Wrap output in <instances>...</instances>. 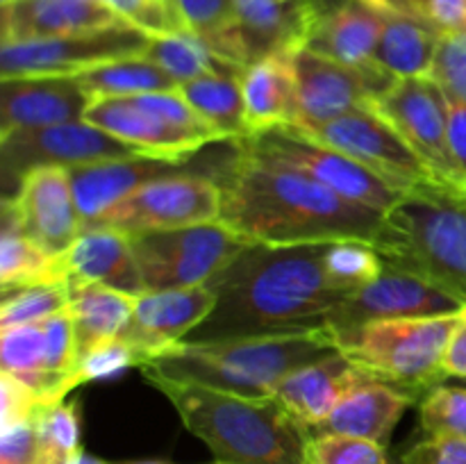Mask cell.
Instances as JSON below:
<instances>
[{
    "label": "cell",
    "mask_w": 466,
    "mask_h": 464,
    "mask_svg": "<svg viewBox=\"0 0 466 464\" xmlns=\"http://www.w3.org/2000/svg\"><path fill=\"white\" fill-rule=\"evenodd\" d=\"M182 164H173L168 159L135 155V157L100 159L91 164L68 166L73 196H76L77 212L82 218V230L94 226L105 217L114 205L121 203L139 187L177 173Z\"/></svg>",
    "instance_id": "ffe728a7"
},
{
    "label": "cell",
    "mask_w": 466,
    "mask_h": 464,
    "mask_svg": "<svg viewBox=\"0 0 466 464\" xmlns=\"http://www.w3.org/2000/svg\"><path fill=\"white\" fill-rule=\"evenodd\" d=\"M299 82V127L330 123L355 109L373 107L396 82L380 66H353L309 48L294 53Z\"/></svg>",
    "instance_id": "5bb4252c"
},
{
    "label": "cell",
    "mask_w": 466,
    "mask_h": 464,
    "mask_svg": "<svg viewBox=\"0 0 466 464\" xmlns=\"http://www.w3.org/2000/svg\"><path fill=\"white\" fill-rule=\"evenodd\" d=\"M403 464H466V439L426 437L403 455Z\"/></svg>",
    "instance_id": "ee69618b"
},
{
    "label": "cell",
    "mask_w": 466,
    "mask_h": 464,
    "mask_svg": "<svg viewBox=\"0 0 466 464\" xmlns=\"http://www.w3.org/2000/svg\"><path fill=\"white\" fill-rule=\"evenodd\" d=\"M464 300L437 287L435 282L385 264L380 276L367 287L350 296L335 314H332V332H346L353 328L367 326L373 321L387 318H417V317H441V314L462 312Z\"/></svg>",
    "instance_id": "2e32d148"
},
{
    "label": "cell",
    "mask_w": 466,
    "mask_h": 464,
    "mask_svg": "<svg viewBox=\"0 0 466 464\" xmlns=\"http://www.w3.org/2000/svg\"><path fill=\"white\" fill-rule=\"evenodd\" d=\"M141 57L164 68L180 86L205 76L241 77L246 73V68L228 62L226 57L214 53L205 41L185 30L171 32V35H153Z\"/></svg>",
    "instance_id": "4dcf8cb0"
},
{
    "label": "cell",
    "mask_w": 466,
    "mask_h": 464,
    "mask_svg": "<svg viewBox=\"0 0 466 464\" xmlns=\"http://www.w3.org/2000/svg\"><path fill=\"white\" fill-rule=\"evenodd\" d=\"M153 3H157V5H162V7H167V9H171V12H176V0H153Z\"/></svg>",
    "instance_id": "816d5d0a"
},
{
    "label": "cell",
    "mask_w": 466,
    "mask_h": 464,
    "mask_svg": "<svg viewBox=\"0 0 466 464\" xmlns=\"http://www.w3.org/2000/svg\"><path fill=\"white\" fill-rule=\"evenodd\" d=\"M371 3L380 5V7L385 9H394V12L414 14V16H428V0H371Z\"/></svg>",
    "instance_id": "681fc988"
},
{
    "label": "cell",
    "mask_w": 466,
    "mask_h": 464,
    "mask_svg": "<svg viewBox=\"0 0 466 464\" xmlns=\"http://www.w3.org/2000/svg\"><path fill=\"white\" fill-rule=\"evenodd\" d=\"M232 144L268 162L285 164L296 171L308 173L314 180L323 182L332 191L344 196L346 200H353L376 212H390L405 194L346 153L303 135L294 126L273 127V130L258 132Z\"/></svg>",
    "instance_id": "9c48e42d"
},
{
    "label": "cell",
    "mask_w": 466,
    "mask_h": 464,
    "mask_svg": "<svg viewBox=\"0 0 466 464\" xmlns=\"http://www.w3.org/2000/svg\"><path fill=\"white\" fill-rule=\"evenodd\" d=\"M135 155L141 153L86 121L7 132V135H0V162H3L5 185L3 198L12 196L23 177L35 168H68L77 166V164L100 162V159L135 157Z\"/></svg>",
    "instance_id": "4fadbf2b"
},
{
    "label": "cell",
    "mask_w": 466,
    "mask_h": 464,
    "mask_svg": "<svg viewBox=\"0 0 466 464\" xmlns=\"http://www.w3.org/2000/svg\"><path fill=\"white\" fill-rule=\"evenodd\" d=\"M121 464H167V462H157V459H144V462H121Z\"/></svg>",
    "instance_id": "f5cc1de1"
},
{
    "label": "cell",
    "mask_w": 466,
    "mask_h": 464,
    "mask_svg": "<svg viewBox=\"0 0 466 464\" xmlns=\"http://www.w3.org/2000/svg\"><path fill=\"white\" fill-rule=\"evenodd\" d=\"M444 373L446 378H455V380H466V308L460 318L458 328H455L453 337L449 341V348L444 353Z\"/></svg>",
    "instance_id": "c3c4849f"
},
{
    "label": "cell",
    "mask_w": 466,
    "mask_h": 464,
    "mask_svg": "<svg viewBox=\"0 0 466 464\" xmlns=\"http://www.w3.org/2000/svg\"><path fill=\"white\" fill-rule=\"evenodd\" d=\"M428 77L441 86L451 103L466 105V32H441Z\"/></svg>",
    "instance_id": "ab89813d"
},
{
    "label": "cell",
    "mask_w": 466,
    "mask_h": 464,
    "mask_svg": "<svg viewBox=\"0 0 466 464\" xmlns=\"http://www.w3.org/2000/svg\"><path fill=\"white\" fill-rule=\"evenodd\" d=\"M176 408L191 435L208 444L218 462L308 464V428L273 396L250 398L177 380H150Z\"/></svg>",
    "instance_id": "277c9868"
},
{
    "label": "cell",
    "mask_w": 466,
    "mask_h": 464,
    "mask_svg": "<svg viewBox=\"0 0 466 464\" xmlns=\"http://www.w3.org/2000/svg\"><path fill=\"white\" fill-rule=\"evenodd\" d=\"M237 35L246 66L305 48L312 30L309 0H235Z\"/></svg>",
    "instance_id": "7402d4cb"
},
{
    "label": "cell",
    "mask_w": 466,
    "mask_h": 464,
    "mask_svg": "<svg viewBox=\"0 0 466 464\" xmlns=\"http://www.w3.org/2000/svg\"><path fill=\"white\" fill-rule=\"evenodd\" d=\"M12 3H16V0H0V7H3V5H12Z\"/></svg>",
    "instance_id": "db71d44e"
},
{
    "label": "cell",
    "mask_w": 466,
    "mask_h": 464,
    "mask_svg": "<svg viewBox=\"0 0 466 464\" xmlns=\"http://www.w3.org/2000/svg\"><path fill=\"white\" fill-rule=\"evenodd\" d=\"M237 148V146H235ZM221 221L253 244L358 239L376 244L382 212L346 200L312 176L237 148L223 168Z\"/></svg>",
    "instance_id": "7a4b0ae2"
},
{
    "label": "cell",
    "mask_w": 466,
    "mask_h": 464,
    "mask_svg": "<svg viewBox=\"0 0 466 464\" xmlns=\"http://www.w3.org/2000/svg\"><path fill=\"white\" fill-rule=\"evenodd\" d=\"M462 382H464V387H466V380H462Z\"/></svg>",
    "instance_id": "9f6ffc18"
},
{
    "label": "cell",
    "mask_w": 466,
    "mask_h": 464,
    "mask_svg": "<svg viewBox=\"0 0 466 464\" xmlns=\"http://www.w3.org/2000/svg\"><path fill=\"white\" fill-rule=\"evenodd\" d=\"M441 27L428 16L394 12L382 7V32L376 48V64L400 77H426L435 62Z\"/></svg>",
    "instance_id": "83f0119b"
},
{
    "label": "cell",
    "mask_w": 466,
    "mask_h": 464,
    "mask_svg": "<svg viewBox=\"0 0 466 464\" xmlns=\"http://www.w3.org/2000/svg\"><path fill=\"white\" fill-rule=\"evenodd\" d=\"M0 367L32 389L41 405L64 403L66 394L48 373V344L44 321L3 328L0 332Z\"/></svg>",
    "instance_id": "f546056e"
},
{
    "label": "cell",
    "mask_w": 466,
    "mask_h": 464,
    "mask_svg": "<svg viewBox=\"0 0 466 464\" xmlns=\"http://www.w3.org/2000/svg\"><path fill=\"white\" fill-rule=\"evenodd\" d=\"M428 16L444 32H466V0H428Z\"/></svg>",
    "instance_id": "7dc6e473"
},
{
    "label": "cell",
    "mask_w": 466,
    "mask_h": 464,
    "mask_svg": "<svg viewBox=\"0 0 466 464\" xmlns=\"http://www.w3.org/2000/svg\"><path fill=\"white\" fill-rule=\"evenodd\" d=\"M35 285H66L62 255L41 250L27 239L14 218L3 212V241H0V287L3 291Z\"/></svg>",
    "instance_id": "1f68e13d"
},
{
    "label": "cell",
    "mask_w": 466,
    "mask_h": 464,
    "mask_svg": "<svg viewBox=\"0 0 466 464\" xmlns=\"http://www.w3.org/2000/svg\"><path fill=\"white\" fill-rule=\"evenodd\" d=\"M135 309V296L103 285H68V312L73 318L77 362L112 344L126 330Z\"/></svg>",
    "instance_id": "f1b7e54d"
},
{
    "label": "cell",
    "mask_w": 466,
    "mask_h": 464,
    "mask_svg": "<svg viewBox=\"0 0 466 464\" xmlns=\"http://www.w3.org/2000/svg\"><path fill=\"white\" fill-rule=\"evenodd\" d=\"M444 185L466 191L449 153V98L431 77H400L373 103Z\"/></svg>",
    "instance_id": "9a60e30c"
},
{
    "label": "cell",
    "mask_w": 466,
    "mask_h": 464,
    "mask_svg": "<svg viewBox=\"0 0 466 464\" xmlns=\"http://www.w3.org/2000/svg\"><path fill=\"white\" fill-rule=\"evenodd\" d=\"M100 3L112 9L123 23L150 36L185 30L176 12L153 3V0H100Z\"/></svg>",
    "instance_id": "60d3db41"
},
{
    "label": "cell",
    "mask_w": 466,
    "mask_h": 464,
    "mask_svg": "<svg viewBox=\"0 0 466 464\" xmlns=\"http://www.w3.org/2000/svg\"><path fill=\"white\" fill-rule=\"evenodd\" d=\"M217 464H230V462H217Z\"/></svg>",
    "instance_id": "11a10c76"
},
{
    "label": "cell",
    "mask_w": 466,
    "mask_h": 464,
    "mask_svg": "<svg viewBox=\"0 0 466 464\" xmlns=\"http://www.w3.org/2000/svg\"><path fill=\"white\" fill-rule=\"evenodd\" d=\"M66 285H103L126 294H144L130 237L109 227H91L62 253Z\"/></svg>",
    "instance_id": "d4e9b609"
},
{
    "label": "cell",
    "mask_w": 466,
    "mask_h": 464,
    "mask_svg": "<svg viewBox=\"0 0 466 464\" xmlns=\"http://www.w3.org/2000/svg\"><path fill=\"white\" fill-rule=\"evenodd\" d=\"M91 98L71 76L0 82V135L25 127L85 121Z\"/></svg>",
    "instance_id": "44dd1931"
},
{
    "label": "cell",
    "mask_w": 466,
    "mask_h": 464,
    "mask_svg": "<svg viewBox=\"0 0 466 464\" xmlns=\"http://www.w3.org/2000/svg\"><path fill=\"white\" fill-rule=\"evenodd\" d=\"M85 121L141 155L173 164L189 162L191 155L205 146L226 141L187 103L180 89L94 98L86 107Z\"/></svg>",
    "instance_id": "52a82bcc"
},
{
    "label": "cell",
    "mask_w": 466,
    "mask_h": 464,
    "mask_svg": "<svg viewBox=\"0 0 466 464\" xmlns=\"http://www.w3.org/2000/svg\"><path fill=\"white\" fill-rule=\"evenodd\" d=\"M382 267L369 241L253 244L208 282L217 305L185 341L321 330L350 296L380 276Z\"/></svg>",
    "instance_id": "6da1fadb"
},
{
    "label": "cell",
    "mask_w": 466,
    "mask_h": 464,
    "mask_svg": "<svg viewBox=\"0 0 466 464\" xmlns=\"http://www.w3.org/2000/svg\"><path fill=\"white\" fill-rule=\"evenodd\" d=\"M144 291L203 287L230 267L253 241L223 221L132 235Z\"/></svg>",
    "instance_id": "ba28073f"
},
{
    "label": "cell",
    "mask_w": 466,
    "mask_h": 464,
    "mask_svg": "<svg viewBox=\"0 0 466 464\" xmlns=\"http://www.w3.org/2000/svg\"><path fill=\"white\" fill-rule=\"evenodd\" d=\"M68 464H107V462H103L100 458H96V455H89L85 449H80L76 455H73L71 459H68Z\"/></svg>",
    "instance_id": "f907efd6"
},
{
    "label": "cell",
    "mask_w": 466,
    "mask_h": 464,
    "mask_svg": "<svg viewBox=\"0 0 466 464\" xmlns=\"http://www.w3.org/2000/svg\"><path fill=\"white\" fill-rule=\"evenodd\" d=\"M0 394H3V409H0L3 426H12L23 419L36 417L39 408H44L39 398L32 394V389H27L23 382H18L9 373H0Z\"/></svg>",
    "instance_id": "f6af8a7d"
},
{
    "label": "cell",
    "mask_w": 466,
    "mask_h": 464,
    "mask_svg": "<svg viewBox=\"0 0 466 464\" xmlns=\"http://www.w3.org/2000/svg\"><path fill=\"white\" fill-rule=\"evenodd\" d=\"M449 153L466 189V105L449 100Z\"/></svg>",
    "instance_id": "bcb514c9"
},
{
    "label": "cell",
    "mask_w": 466,
    "mask_h": 464,
    "mask_svg": "<svg viewBox=\"0 0 466 464\" xmlns=\"http://www.w3.org/2000/svg\"><path fill=\"white\" fill-rule=\"evenodd\" d=\"M141 367V358L123 341H112V344L103 346V348L94 350V353L85 355L77 362V380H107V378H116L126 373L127 368Z\"/></svg>",
    "instance_id": "b9f144b4"
},
{
    "label": "cell",
    "mask_w": 466,
    "mask_h": 464,
    "mask_svg": "<svg viewBox=\"0 0 466 464\" xmlns=\"http://www.w3.org/2000/svg\"><path fill=\"white\" fill-rule=\"evenodd\" d=\"M89 98H114V96L155 94V91L180 89L176 80L164 68L146 57H127L118 62L100 64V66L71 76Z\"/></svg>",
    "instance_id": "836d02e7"
},
{
    "label": "cell",
    "mask_w": 466,
    "mask_h": 464,
    "mask_svg": "<svg viewBox=\"0 0 466 464\" xmlns=\"http://www.w3.org/2000/svg\"><path fill=\"white\" fill-rule=\"evenodd\" d=\"M221 205L223 194L217 180L173 173L139 187L135 194L114 205L91 227H109L127 237L176 230V227L221 221Z\"/></svg>",
    "instance_id": "8fae6325"
},
{
    "label": "cell",
    "mask_w": 466,
    "mask_h": 464,
    "mask_svg": "<svg viewBox=\"0 0 466 464\" xmlns=\"http://www.w3.org/2000/svg\"><path fill=\"white\" fill-rule=\"evenodd\" d=\"M339 353L330 328L296 335L226 341H180L141 364L146 382L177 380L230 394L267 398L289 373Z\"/></svg>",
    "instance_id": "3957f363"
},
{
    "label": "cell",
    "mask_w": 466,
    "mask_h": 464,
    "mask_svg": "<svg viewBox=\"0 0 466 464\" xmlns=\"http://www.w3.org/2000/svg\"><path fill=\"white\" fill-rule=\"evenodd\" d=\"M294 127L321 144L341 150L400 191L444 185L437 173L414 153L412 146L371 107L355 109L321 126Z\"/></svg>",
    "instance_id": "7c38bea8"
},
{
    "label": "cell",
    "mask_w": 466,
    "mask_h": 464,
    "mask_svg": "<svg viewBox=\"0 0 466 464\" xmlns=\"http://www.w3.org/2000/svg\"><path fill=\"white\" fill-rule=\"evenodd\" d=\"M3 212L50 255H62L82 235V218L64 166H41L27 173L16 191L3 198Z\"/></svg>",
    "instance_id": "e0dca14e"
},
{
    "label": "cell",
    "mask_w": 466,
    "mask_h": 464,
    "mask_svg": "<svg viewBox=\"0 0 466 464\" xmlns=\"http://www.w3.org/2000/svg\"><path fill=\"white\" fill-rule=\"evenodd\" d=\"M241 77L205 76L180 86V94L185 96L187 103L226 141H239L250 136Z\"/></svg>",
    "instance_id": "d6a6232c"
},
{
    "label": "cell",
    "mask_w": 466,
    "mask_h": 464,
    "mask_svg": "<svg viewBox=\"0 0 466 464\" xmlns=\"http://www.w3.org/2000/svg\"><path fill=\"white\" fill-rule=\"evenodd\" d=\"M462 312L373 321L335 332L337 346L369 378L417 398L419 391H431L446 380L441 364Z\"/></svg>",
    "instance_id": "8992f818"
},
{
    "label": "cell",
    "mask_w": 466,
    "mask_h": 464,
    "mask_svg": "<svg viewBox=\"0 0 466 464\" xmlns=\"http://www.w3.org/2000/svg\"><path fill=\"white\" fill-rule=\"evenodd\" d=\"M367 380L373 378L360 371L349 358L335 353L289 373L278 385L273 398L309 430L326 421L346 394Z\"/></svg>",
    "instance_id": "603a6c76"
},
{
    "label": "cell",
    "mask_w": 466,
    "mask_h": 464,
    "mask_svg": "<svg viewBox=\"0 0 466 464\" xmlns=\"http://www.w3.org/2000/svg\"><path fill=\"white\" fill-rule=\"evenodd\" d=\"M39 458V435L36 417L3 426L0 435V464H36Z\"/></svg>",
    "instance_id": "7bdbcfd3"
},
{
    "label": "cell",
    "mask_w": 466,
    "mask_h": 464,
    "mask_svg": "<svg viewBox=\"0 0 466 464\" xmlns=\"http://www.w3.org/2000/svg\"><path fill=\"white\" fill-rule=\"evenodd\" d=\"M176 12L185 32L198 36L228 62L248 68L237 35L235 0H176Z\"/></svg>",
    "instance_id": "e575fe53"
},
{
    "label": "cell",
    "mask_w": 466,
    "mask_h": 464,
    "mask_svg": "<svg viewBox=\"0 0 466 464\" xmlns=\"http://www.w3.org/2000/svg\"><path fill=\"white\" fill-rule=\"evenodd\" d=\"M246 121L250 135L273 127L296 126L299 121V82L294 55H271L246 68L241 77Z\"/></svg>",
    "instance_id": "4316f807"
},
{
    "label": "cell",
    "mask_w": 466,
    "mask_h": 464,
    "mask_svg": "<svg viewBox=\"0 0 466 464\" xmlns=\"http://www.w3.org/2000/svg\"><path fill=\"white\" fill-rule=\"evenodd\" d=\"M309 7L312 30L305 48L353 66H378L380 5L371 0H309Z\"/></svg>",
    "instance_id": "d6986e66"
},
{
    "label": "cell",
    "mask_w": 466,
    "mask_h": 464,
    "mask_svg": "<svg viewBox=\"0 0 466 464\" xmlns=\"http://www.w3.org/2000/svg\"><path fill=\"white\" fill-rule=\"evenodd\" d=\"M68 308V285H35L3 291L0 328L44 321Z\"/></svg>",
    "instance_id": "8d00e7d4"
},
{
    "label": "cell",
    "mask_w": 466,
    "mask_h": 464,
    "mask_svg": "<svg viewBox=\"0 0 466 464\" xmlns=\"http://www.w3.org/2000/svg\"><path fill=\"white\" fill-rule=\"evenodd\" d=\"M36 435H39L36 464H68V459L82 449L77 403H57L39 408Z\"/></svg>",
    "instance_id": "d590c367"
},
{
    "label": "cell",
    "mask_w": 466,
    "mask_h": 464,
    "mask_svg": "<svg viewBox=\"0 0 466 464\" xmlns=\"http://www.w3.org/2000/svg\"><path fill=\"white\" fill-rule=\"evenodd\" d=\"M382 262L417 273L466 303V191L426 185L382 214Z\"/></svg>",
    "instance_id": "5b68a950"
},
{
    "label": "cell",
    "mask_w": 466,
    "mask_h": 464,
    "mask_svg": "<svg viewBox=\"0 0 466 464\" xmlns=\"http://www.w3.org/2000/svg\"><path fill=\"white\" fill-rule=\"evenodd\" d=\"M127 25L100 0H16L3 5L0 44Z\"/></svg>",
    "instance_id": "cb8c5ba5"
},
{
    "label": "cell",
    "mask_w": 466,
    "mask_h": 464,
    "mask_svg": "<svg viewBox=\"0 0 466 464\" xmlns=\"http://www.w3.org/2000/svg\"><path fill=\"white\" fill-rule=\"evenodd\" d=\"M308 464H390L387 446L349 435H312Z\"/></svg>",
    "instance_id": "f35d334b"
},
{
    "label": "cell",
    "mask_w": 466,
    "mask_h": 464,
    "mask_svg": "<svg viewBox=\"0 0 466 464\" xmlns=\"http://www.w3.org/2000/svg\"><path fill=\"white\" fill-rule=\"evenodd\" d=\"M412 403L414 396L387 382L367 380L349 391L326 421L309 428V435L362 437V439L387 446L396 423L403 419L405 409Z\"/></svg>",
    "instance_id": "484cf974"
},
{
    "label": "cell",
    "mask_w": 466,
    "mask_h": 464,
    "mask_svg": "<svg viewBox=\"0 0 466 464\" xmlns=\"http://www.w3.org/2000/svg\"><path fill=\"white\" fill-rule=\"evenodd\" d=\"M421 428L428 437L466 439V387L437 385L419 405Z\"/></svg>",
    "instance_id": "74e56055"
},
{
    "label": "cell",
    "mask_w": 466,
    "mask_h": 464,
    "mask_svg": "<svg viewBox=\"0 0 466 464\" xmlns=\"http://www.w3.org/2000/svg\"><path fill=\"white\" fill-rule=\"evenodd\" d=\"M217 305V294L203 287L144 291L135 296V309L118 341L130 346L141 364L185 341Z\"/></svg>",
    "instance_id": "ac0fdd59"
},
{
    "label": "cell",
    "mask_w": 466,
    "mask_h": 464,
    "mask_svg": "<svg viewBox=\"0 0 466 464\" xmlns=\"http://www.w3.org/2000/svg\"><path fill=\"white\" fill-rule=\"evenodd\" d=\"M150 35L114 25L76 35L0 44V77H66L118 59L139 57Z\"/></svg>",
    "instance_id": "30bf717a"
}]
</instances>
